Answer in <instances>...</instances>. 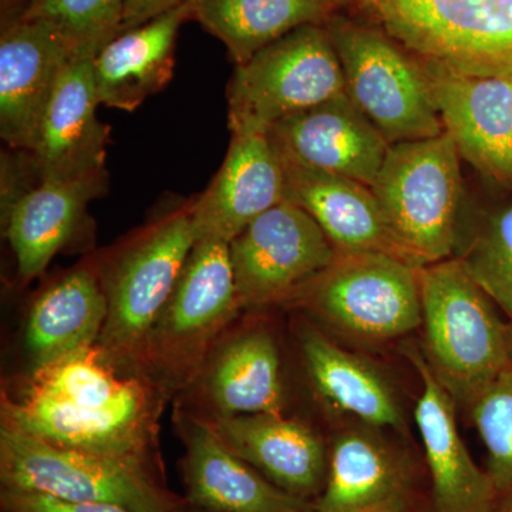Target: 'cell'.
Segmentation results:
<instances>
[{
	"label": "cell",
	"mask_w": 512,
	"mask_h": 512,
	"mask_svg": "<svg viewBox=\"0 0 512 512\" xmlns=\"http://www.w3.org/2000/svg\"><path fill=\"white\" fill-rule=\"evenodd\" d=\"M167 394L140 373L121 376L99 346L30 372L2 394V426L57 446L134 458L157 467V420Z\"/></svg>",
	"instance_id": "6da1fadb"
},
{
	"label": "cell",
	"mask_w": 512,
	"mask_h": 512,
	"mask_svg": "<svg viewBox=\"0 0 512 512\" xmlns=\"http://www.w3.org/2000/svg\"><path fill=\"white\" fill-rule=\"evenodd\" d=\"M424 349L454 402L476 399L512 365V328L457 258L420 268Z\"/></svg>",
	"instance_id": "7a4b0ae2"
},
{
	"label": "cell",
	"mask_w": 512,
	"mask_h": 512,
	"mask_svg": "<svg viewBox=\"0 0 512 512\" xmlns=\"http://www.w3.org/2000/svg\"><path fill=\"white\" fill-rule=\"evenodd\" d=\"M241 309L228 242L197 241L148 332L138 372L165 394L187 389Z\"/></svg>",
	"instance_id": "3957f363"
},
{
	"label": "cell",
	"mask_w": 512,
	"mask_h": 512,
	"mask_svg": "<svg viewBox=\"0 0 512 512\" xmlns=\"http://www.w3.org/2000/svg\"><path fill=\"white\" fill-rule=\"evenodd\" d=\"M343 12L457 72L512 73V0H345Z\"/></svg>",
	"instance_id": "277c9868"
},
{
	"label": "cell",
	"mask_w": 512,
	"mask_h": 512,
	"mask_svg": "<svg viewBox=\"0 0 512 512\" xmlns=\"http://www.w3.org/2000/svg\"><path fill=\"white\" fill-rule=\"evenodd\" d=\"M160 471L134 458L57 446L0 429V481L6 490L116 504L130 512H175L184 500L167 490Z\"/></svg>",
	"instance_id": "5b68a950"
},
{
	"label": "cell",
	"mask_w": 512,
	"mask_h": 512,
	"mask_svg": "<svg viewBox=\"0 0 512 512\" xmlns=\"http://www.w3.org/2000/svg\"><path fill=\"white\" fill-rule=\"evenodd\" d=\"M323 26L342 64L346 94L390 146L444 133L419 56L343 10Z\"/></svg>",
	"instance_id": "8992f818"
},
{
	"label": "cell",
	"mask_w": 512,
	"mask_h": 512,
	"mask_svg": "<svg viewBox=\"0 0 512 512\" xmlns=\"http://www.w3.org/2000/svg\"><path fill=\"white\" fill-rule=\"evenodd\" d=\"M370 188L417 264L453 258L467 181L446 133L392 144Z\"/></svg>",
	"instance_id": "52a82bcc"
},
{
	"label": "cell",
	"mask_w": 512,
	"mask_h": 512,
	"mask_svg": "<svg viewBox=\"0 0 512 512\" xmlns=\"http://www.w3.org/2000/svg\"><path fill=\"white\" fill-rule=\"evenodd\" d=\"M195 244L197 234L187 204L143 229L101 269L107 319L97 346L117 367L131 366L140 373L148 332Z\"/></svg>",
	"instance_id": "ba28073f"
},
{
	"label": "cell",
	"mask_w": 512,
	"mask_h": 512,
	"mask_svg": "<svg viewBox=\"0 0 512 512\" xmlns=\"http://www.w3.org/2000/svg\"><path fill=\"white\" fill-rule=\"evenodd\" d=\"M345 92L342 64L325 26H303L235 64L228 124L235 134H268L279 121Z\"/></svg>",
	"instance_id": "9c48e42d"
},
{
	"label": "cell",
	"mask_w": 512,
	"mask_h": 512,
	"mask_svg": "<svg viewBox=\"0 0 512 512\" xmlns=\"http://www.w3.org/2000/svg\"><path fill=\"white\" fill-rule=\"evenodd\" d=\"M420 268L379 252L339 254L293 301L363 342L403 338L421 328Z\"/></svg>",
	"instance_id": "30bf717a"
},
{
	"label": "cell",
	"mask_w": 512,
	"mask_h": 512,
	"mask_svg": "<svg viewBox=\"0 0 512 512\" xmlns=\"http://www.w3.org/2000/svg\"><path fill=\"white\" fill-rule=\"evenodd\" d=\"M242 308L291 302L335 261L325 232L308 212L284 201L229 244Z\"/></svg>",
	"instance_id": "8fae6325"
},
{
	"label": "cell",
	"mask_w": 512,
	"mask_h": 512,
	"mask_svg": "<svg viewBox=\"0 0 512 512\" xmlns=\"http://www.w3.org/2000/svg\"><path fill=\"white\" fill-rule=\"evenodd\" d=\"M421 62L444 133L461 161L484 183L512 192V73L476 76Z\"/></svg>",
	"instance_id": "7c38bea8"
},
{
	"label": "cell",
	"mask_w": 512,
	"mask_h": 512,
	"mask_svg": "<svg viewBox=\"0 0 512 512\" xmlns=\"http://www.w3.org/2000/svg\"><path fill=\"white\" fill-rule=\"evenodd\" d=\"M80 52L53 23L20 15L3 19L0 137L10 148L32 153L60 74Z\"/></svg>",
	"instance_id": "4fadbf2b"
},
{
	"label": "cell",
	"mask_w": 512,
	"mask_h": 512,
	"mask_svg": "<svg viewBox=\"0 0 512 512\" xmlns=\"http://www.w3.org/2000/svg\"><path fill=\"white\" fill-rule=\"evenodd\" d=\"M281 156L372 187L390 144L346 92L293 114L268 133Z\"/></svg>",
	"instance_id": "5bb4252c"
},
{
	"label": "cell",
	"mask_w": 512,
	"mask_h": 512,
	"mask_svg": "<svg viewBox=\"0 0 512 512\" xmlns=\"http://www.w3.org/2000/svg\"><path fill=\"white\" fill-rule=\"evenodd\" d=\"M286 201L281 154L268 134H235L210 187L190 202L197 241L231 244L264 212Z\"/></svg>",
	"instance_id": "9a60e30c"
},
{
	"label": "cell",
	"mask_w": 512,
	"mask_h": 512,
	"mask_svg": "<svg viewBox=\"0 0 512 512\" xmlns=\"http://www.w3.org/2000/svg\"><path fill=\"white\" fill-rule=\"evenodd\" d=\"M175 423L188 504L211 512L312 511V503L285 493L225 446L204 417L180 409Z\"/></svg>",
	"instance_id": "2e32d148"
},
{
	"label": "cell",
	"mask_w": 512,
	"mask_h": 512,
	"mask_svg": "<svg viewBox=\"0 0 512 512\" xmlns=\"http://www.w3.org/2000/svg\"><path fill=\"white\" fill-rule=\"evenodd\" d=\"M77 53L64 67L40 124L32 158L40 181H66L106 171L110 127L97 116L94 57Z\"/></svg>",
	"instance_id": "e0dca14e"
},
{
	"label": "cell",
	"mask_w": 512,
	"mask_h": 512,
	"mask_svg": "<svg viewBox=\"0 0 512 512\" xmlns=\"http://www.w3.org/2000/svg\"><path fill=\"white\" fill-rule=\"evenodd\" d=\"M312 512H419L413 468L372 427L343 431L330 447Z\"/></svg>",
	"instance_id": "ac0fdd59"
},
{
	"label": "cell",
	"mask_w": 512,
	"mask_h": 512,
	"mask_svg": "<svg viewBox=\"0 0 512 512\" xmlns=\"http://www.w3.org/2000/svg\"><path fill=\"white\" fill-rule=\"evenodd\" d=\"M421 379L416 423L419 426L434 512H494L498 491L490 474L477 467L458 433L456 402L434 376L419 350H407Z\"/></svg>",
	"instance_id": "d6986e66"
},
{
	"label": "cell",
	"mask_w": 512,
	"mask_h": 512,
	"mask_svg": "<svg viewBox=\"0 0 512 512\" xmlns=\"http://www.w3.org/2000/svg\"><path fill=\"white\" fill-rule=\"evenodd\" d=\"M282 160L286 201L318 222L336 252H379L420 266L394 234L372 188L342 175L313 170L284 157Z\"/></svg>",
	"instance_id": "ffe728a7"
},
{
	"label": "cell",
	"mask_w": 512,
	"mask_h": 512,
	"mask_svg": "<svg viewBox=\"0 0 512 512\" xmlns=\"http://www.w3.org/2000/svg\"><path fill=\"white\" fill-rule=\"evenodd\" d=\"M208 421L225 446L285 493L309 503L322 493L329 453L311 427L271 413Z\"/></svg>",
	"instance_id": "44dd1931"
},
{
	"label": "cell",
	"mask_w": 512,
	"mask_h": 512,
	"mask_svg": "<svg viewBox=\"0 0 512 512\" xmlns=\"http://www.w3.org/2000/svg\"><path fill=\"white\" fill-rule=\"evenodd\" d=\"M192 16L194 3L183 0L101 47L93 66L99 103L131 113L164 90L173 79L178 33Z\"/></svg>",
	"instance_id": "7402d4cb"
},
{
	"label": "cell",
	"mask_w": 512,
	"mask_h": 512,
	"mask_svg": "<svg viewBox=\"0 0 512 512\" xmlns=\"http://www.w3.org/2000/svg\"><path fill=\"white\" fill-rule=\"evenodd\" d=\"M191 386H198L210 419L284 414L281 359L271 333L249 329L220 339Z\"/></svg>",
	"instance_id": "603a6c76"
},
{
	"label": "cell",
	"mask_w": 512,
	"mask_h": 512,
	"mask_svg": "<svg viewBox=\"0 0 512 512\" xmlns=\"http://www.w3.org/2000/svg\"><path fill=\"white\" fill-rule=\"evenodd\" d=\"M107 190V173L40 181L3 215L22 282L39 278L82 224L90 202Z\"/></svg>",
	"instance_id": "cb8c5ba5"
},
{
	"label": "cell",
	"mask_w": 512,
	"mask_h": 512,
	"mask_svg": "<svg viewBox=\"0 0 512 512\" xmlns=\"http://www.w3.org/2000/svg\"><path fill=\"white\" fill-rule=\"evenodd\" d=\"M106 319V293L97 272L84 266L60 276L29 312L25 348L30 369L96 346Z\"/></svg>",
	"instance_id": "d4e9b609"
},
{
	"label": "cell",
	"mask_w": 512,
	"mask_h": 512,
	"mask_svg": "<svg viewBox=\"0 0 512 512\" xmlns=\"http://www.w3.org/2000/svg\"><path fill=\"white\" fill-rule=\"evenodd\" d=\"M202 29L227 47L235 64L303 26L325 25L345 0H192Z\"/></svg>",
	"instance_id": "484cf974"
},
{
	"label": "cell",
	"mask_w": 512,
	"mask_h": 512,
	"mask_svg": "<svg viewBox=\"0 0 512 512\" xmlns=\"http://www.w3.org/2000/svg\"><path fill=\"white\" fill-rule=\"evenodd\" d=\"M299 340L309 379L326 402L372 429L403 426L396 394L373 367L319 330L302 329Z\"/></svg>",
	"instance_id": "4316f807"
},
{
	"label": "cell",
	"mask_w": 512,
	"mask_h": 512,
	"mask_svg": "<svg viewBox=\"0 0 512 512\" xmlns=\"http://www.w3.org/2000/svg\"><path fill=\"white\" fill-rule=\"evenodd\" d=\"M453 256L512 320V198L488 205L467 183Z\"/></svg>",
	"instance_id": "83f0119b"
},
{
	"label": "cell",
	"mask_w": 512,
	"mask_h": 512,
	"mask_svg": "<svg viewBox=\"0 0 512 512\" xmlns=\"http://www.w3.org/2000/svg\"><path fill=\"white\" fill-rule=\"evenodd\" d=\"M127 0H28L19 13L63 30L80 49L99 53L123 28ZM16 16V15H15Z\"/></svg>",
	"instance_id": "f1b7e54d"
},
{
	"label": "cell",
	"mask_w": 512,
	"mask_h": 512,
	"mask_svg": "<svg viewBox=\"0 0 512 512\" xmlns=\"http://www.w3.org/2000/svg\"><path fill=\"white\" fill-rule=\"evenodd\" d=\"M478 434L488 451L491 480L501 491H512V365L468 404Z\"/></svg>",
	"instance_id": "f546056e"
},
{
	"label": "cell",
	"mask_w": 512,
	"mask_h": 512,
	"mask_svg": "<svg viewBox=\"0 0 512 512\" xmlns=\"http://www.w3.org/2000/svg\"><path fill=\"white\" fill-rule=\"evenodd\" d=\"M2 512H130L120 505L82 503L32 491L6 490L0 493Z\"/></svg>",
	"instance_id": "4dcf8cb0"
},
{
	"label": "cell",
	"mask_w": 512,
	"mask_h": 512,
	"mask_svg": "<svg viewBox=\"0 0 512 512\" xmlns=\"http://www.w3.org/2000/svg\"><path fill=\"white\" fill-rule=\"evenodd\" d=\"M180 2H183V0H127L121 32L136 28L141 23L156 18L165 10L174 8Z\"/></svg>",
	"instance_id": "1f68e13d"
},
{
	"label": "cell",
	"mask_w": 512,
	"mask_h": 512,
	"mask_svg": "<svg viewBox=\"0 0 512 512\" xmlns=\"http://www.w3.org/2000/svg\"><path fill=\"white\" fill-rule=\"evenodd\" d=\"M175 512H211L207 510H202V508L195 507V505L188 504L187 501L184 500V503L177 508Z\"/></svg>",
	"instance_id": "d6a6232c"
},
{
	"label": "cell",
	"mask_w": 512,
	"mask_h": 512,
	"mask_svg": "<svg viewBox=\"0 0 512 512\" xmlns=\"http://www.w3.org/2000/svg\"><path fill=\"white\" fill-rule=\"evenodd\" d=\"M3 2H5V0H3ZM10 0H6V3H9ZM13 2H18V0H13ZM20 2V6H22V10L23 8H25V5H26V2H28V0H19ZM22 10H20V12H22Z\"/></svg>",
	"instance_id": "836d02e7"
},
{
	"label": "cell",
	"mask_w": 512,
	"mask_h": 512,
	"mask_svg": "<svg viewBox=\"0 0 512 512\" xmlns=\"http://www.w3.org/2000/svg\"><path fill=\"white\" fill-rule=\"evenodd\" d=\"M508 512H512V510L508 511Z\"/></svg>",
	"instance_id": "e575fe53"
},
{
	"label": "cell",
	"mask_w": 512,
	"mask_h": 512,
	"mask_svg": "<svg viewBox=\"0 0 512 512\" xmlns=\"http://www.w3.org/2000/svg\"><path fill=\"white\" fill-rule=\"evenodd\" d=\"M312 512V511H311Z\"/></svg>",
	"instance_id": "d590c367"
}]
</instances>
